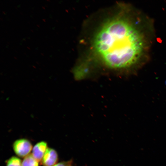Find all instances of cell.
I'll use <instances>...</instances> for the list:
<instances>
[{
  "instance_id": "6da1fadb",
  "label": "cell",
  "mask_w": 166,
  "mask_h": 166,
  "mask_svg": "<svg viewBox=\"0 0 166 166\" xmlns=\"http://www.w3.org/2000/svg\"><path fill=\"white\" fill-rule=\"evenodd\" d=\"M155 32L150 17L132 6L122 5L96 33L93 53L108 68L136 73L149 59Z\"/></svg>"
},
{
  "instance_id": "7a4b0ae2",
  "label": "cell",
  "mask_w": 166,
  "mask_h": 166,
  "mask_svg": "<svg viewBox=\"0 0 166 166\" xmlns=\"http://www.w3.org/2000/svg\"><path fill=\"white\" fill-rule=\"evenodd\" d=\"M13 147L15 154L21 158H25L29 155L32 148L31 143L25 139L16 140L13 143Z\"/></svg>"
},
{
  "instance_id": "3957f363",
  "label": "cell",
  "mask_w": 166,
  "mask_h": 166,
  "mask_svg": "<svg viewBox=\"0 0 166 166\" xmlns=\"http://www.w3.org/2000/svg\"><path fill=\"white\" fill-rule=\"evenodd\" d=\"M58 160L57 152L53 149L48 148L42 160L43 166H53L56 164Z\"/></svg>"
},
{
  "instance_id": "277c9868",
  "label": "cell",
  "mask_w": 166,
  "mask_h": 166,
  "mask_svg": "<svg viewBox=\"0 0 166 166\" xmlns=\"http://www.w3.org/2000/svg\"><path fill=\"white\" fill-rule=\"evenodd\" d=\"M47 144L44 141L37 143L32 149V155L38 162L42 160L47 148Z\"/></svg>"
},
{
  "instance_id": "5b68a950",
  "label": "cell",
  "mask_w": 166,
  "mask_h": 166,
  "mask_svg": "<svg viewBox=\"0 0 166 166\" xmlns=\"http://www.w3.org/2000/svg\"><path fill=\"white\" fill-rule=\"evenodd\" d=\"M38 162L30 154L25 157L22 162V166H38Z\"/></svg>"
},
{
  "instance_id": "8992f818",
  "label": "cell",
  "mask_w": 166,
  "mask_h": 166,
  "mask_svg": "<svg viewBox=\"0 0 166 166\" xmlns=\"http://www.w3.org/2000/svg\"><path fill=\"white\" fill-rule=\"evenodd\" d=\"M6 166H22V162L19 158L13 156L7 160Z\"/></svg>"
},
{
  "instance_id": "52a82bcc",
  "label": "cell",
  "mask_w": 166,
  "mask_h": 166,
  "mask_svg": "<svg viewBox=\"0 0 166 166\" xmlns=\"http://www.w3.org/2000/svg\"><path fill=\"white\" fill-rule=\"evenodd\" d=\"M73 163L72 160L67 161H63L58 163L53 166H69L71 165Z\"/></svg>"
},
{
  "instance_id": "ba28073f",
  "label": "cell",
  "mask_w": 166,
  "mask_h": 166,
  "mask_svg": "<svg viewBox=\"0 0 166 166\" xmlns=\"http://www.w3.org/2000/svg\"><path fill=\"white\" fill-rule=\"evenodd\" d=\"M69 166H72L71 165H69Z\"/></svg>"
}]
</instances>
